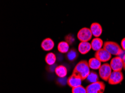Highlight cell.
I'll return each mask as SVG.
<instances>
[{
  "mask_svg": "<svg viewBox=\"0 0 125 93\" xmlns=\"http://www.w3.org/2000/svg\"><path fill=\"white\" fill-rule=\"evenodd\" d=\"M90 67L86 60H81L75 66L73 73L81 77L82 80H86L90 73Z\"/></svg>",
  "mask_w": 125,
  "mask_h": 93,
  "instance_id": "obj_1",
  "label": "cell"
},
{
  "mask_svg": "<svg viewBox=\"0 0 125 93\" xmlns=\"http://www.w3.org/2000/svg\"><path fill=\"white\" fill-rule=\"evenodd\" d=\"M103 48L108 51L111 55L115 56H120L124 52L120 45L113 41H106L104 43Z\"/></svg>",
  "mask_w": 125,
  "mask_h": 93,
  "instance_id": "obj_2",
  "label": "cell"
},
{
  "mask_svg": "<svg viewBox=\"0 0 125 93\" xmlns=\"http://www.w3.org/2000/svg\"><path fill=\"white\" fill-rule=\"evenodd\" d=\"M105 88V85L102 81H96L91 83L86 86L87 93H104Z\"/></svg>",
  "mask_w": 125,
  "mask_h": 93,
  "instance_id": "obj_3",
  "label": "cell"
},
{
  "mask_svg": "<svg viewBox=\"0 0 125 93\" xmlns=\"http://www.w3.org/2000/svg\"><path fill=\"white\" fill-rule=\"evenodd\" d=\"M93 34L90 28L83 27L79 30L77 34V39L81 42H89L92 38Z\"/></svg>",
  "mask_w": 125,
  "mask_h": 93,
  "instance_id": "obj_4",
  "label": "cell"
},
{
  "mask_svg": "<svg viewBox=\"0 0 125 93\" xmlns=\"http://www.w3.org/2000/svg\"><path fill=\"white\" fill-rule=\"evenodd\" d=\"M112 73V69L110 66V64L105 63L102 64L99 69V75L100 78L104 81H107L111 74Z\"/></svg>",
  "mask_w": 125,
  "mask_h": 93,
  "instance_id": "obj_5",
  "label": "cell"
},
{
  "mask_svg": "<svg viewBox=\"0 0 125 93\" xmlns=\"http://www.w3.org/2000/svg\"><path fill=\"white\" fill-rule=\"evenodd\" d=\"M123 80H124V75L122 71H113L108 81L110 85H117L120 84Z\"/></svg>",
  "mask_w": 125,
  "mask_h": 93,
  "instance_id": "obj_6",
  "label": "cell"
},
{
  "mask_svg": "<svg viewBox=\"0 0 125 93\" xmlns=\"http://www.w3.org/2000/svg\"><path fill=\"white\" fill-rule=\"evenodd\" d=\"M110 66L114 71H121L124 69V63L122 58L121 56H117L112 59Z\"/></svg>",
  "mask_w": 125,
  "mask_h": 93,
  "instance_id": "obj_7",
  "label": "cell"
},
{
  "mask_svg": "<svg viewBox=\"0 0 125 93\" xmlns=\"http://www.w3.org/2000/svg\"><path fill=\"white\" fill-rule=\"evenodd\" d=\"M95 58L98 59L101 62H105L110 60L112 58V55L105 49L102 48L100 50L96 51L95 53Z\"/></svg>",
  "mask_w": 125,
  "mask_h": 93,
  "instance_id": "obj_8",
  "label": "cell"
},
{
  "mask_svg": "<svg viewBox=\"0 0 125 93\" xmlns=\"http://www.w3.org/2000/svg\"><path fill=\"white\" fill-rule=\"evenodd\" d=\"M82 81V79H81L80 76L76 75L74 73H73L72 75L68 78L67 83L70 87L73 88L81 85Z\"/></svg>",
  "mask_w": 125,
  "mask_h": 93,
  "instance_id": "obj_9",
  "label": "cell"
},
{
  "mask_svg": "<svg viewBox=\"0 0 125 93\" xmlns=\"http://www.w3.org/2000/svg\"><path fill=\"white\" fill-rule=\"evenodd\" d=\"M90 29L93 35L95 37H100L103 33V28L100 24L98 22H93L91 25Z\"/></svg>",
  "mask_w": 125,
  "mask_h": 93,
  "instance_id": "obj_10",
  "label": "cell"
},
{
  "mask_svg": "<svg viewBox=\"0 0 125 93\" xmlns=\"http://www.w3.org/2000/svg\"><path fill=\"white\" fill-rule=\"evenodd\" d=\"M54 46V42L51 38H45L41 43V47L45 51L52 50Z\"/></svg>",
  "mask_w": 125,
  "mask_h": 93,
  "instance_id": "obj_11",
  "label": "cell"
},
{
  "mask_svg": "<svg viewBox=\"0 0 125 93\" xmlns=\"http://www.w3.org/2000/svg\"><path fill=\"white\" fill-rule=\"evenodd\" d=\"M103 40L99 37L94 38L91 42L92 49L95 51H97L102 49L103 47Z\"/></svg>",
  "mask_w": 125,
  "mask_h": 93,
  "instance_id": "obj_12",
  "label": "cell"
},
{
  "mask_svg": "<svg viewBox=\"0 0 125 93\" xmlns=\"http://www.w3.org/2000/svg\"><path fill=\"white\" fill-rule=\"evenodd\" d=\"M92 49L91 43L89 42H81L79 44L78 50L80 54L83 55L86 54Z\"/></svg>",
  "mask_w": 125,
  "mask_h": 93,
  "instance_id": "obj_13",
  "label": "cell"
},
{
  "mask_svg": "<svg viewBox=\"0 0 125 93\" xmlns=\"http://www.w3.org/2000/svg\"><path fill=\"white\" fill-rule=\"evenodd\" d=\"M88 64L90 69L93 70H99L102 66V62L96 58L90 59Z\"/></svg>",
  "mask_w": 125,
  "mask_h": 93,
  "instance_id": "obj_14",
  "label": "cell"
},
{
  "mask_svg": "<svg viewBox=\"0 0 125 93\" xmlns=\"http://www.w3.org/2000/svg\"><path fill=\"white\" fill-rule=\"evenodd\" d=\"M55 73L60 78H64L67 74V69L65 66L59 65L56 68Z\"/></svg>",
  "mask_w": 125,
  "mask_h": 93,
  "instance_id": "obj_15",
  "label": "cell"
},
{
  "mask_svg": "<svg viewBox=\"0 0 125 93\" xmlns=\"http://www.w3.org/2000/svg\"><path fill=\"white\" fill-rule=\"evenodd\" d=\"M57 49L60 52L65 54L69 50V44L66 41H61L58 43Z\"/></svg>",
  "mask_w": 125,
  "mask_h": 93,
  "instance_id": "obj_16",
  "label": "cell"
},
{
  "mask_svg": "<svg viewBox=\"0 0 125 93\" xmlns=\"http://www.w3.org/2000/svg\"><path fill=\"white\" fill-rule=\"evenodd\" d=\"M45 61L48 65H53L56 61V56L53 52H49L45 56Z\"/></svg>",
  "mask_w": 125,
  "mask_h": 93,
  "instance_id": "obj_17",
  "label": "cell"
},
{
  "mask_svg": "<svg viewBox=\"0 0 125 93\" xmlns=\"http://www.w3.org/2000/svg\"><path fill=\"white\" fill-rule=\"evenodd\" d=\"M86 80H87V81L91 83H95L96 82V81H98L99 77H98L97 74L95 73V72L90 71L89 75Z\"/></svg>",
  "mask_w": 125,
  "mask_h": 93,
  "instance_id": "obj_18",
  "label": "cell"
},
{
  "mask_svg": "<svg viewBox=\"0 0 125 93\" xmlns=\"http://www.w3.org/2000/svg\"><path fill=\"white\" fill-rule=\"evenodd\" d=\"M77 51L75 49H71L68 51L67 54V58L70 61H73L77 58Z\"/></svg>",
  "mask_w": 125,
  "mask_h": 93,
  "instance_id": "obj_19",
  "label": "cell"
},
{
  "mask_svg": "<svg viewBox=\"0 0 125 93\" xmlns=\"http://www.w3.org/2000/svg\"><path fill=\"white\" fill-rule=\"evenodd\" d=\"M72 93H87L86 88L82 85L72 88Z\"/></svg>",
  "mask_w": 125,
  "mask_h": 93,
  "instance_id": "obj_20",
  "label": "cell"
},
{
  "mask_svg": "<svg viewBox=\"0 0 125 93\" xmlns=\"http://www.w3.org/2000/svg\"><path fill=\"white\" fill-rule=\"evenodd\" d=\"M121 47H122V50L125 51V37L124 38V39L122 40V41H121Z\"/></svg>",
  "mask_w": 125,
  "mask_h": 93,
  "instance_id": "obj_21",
  "label": "cell"
},
{
  "mask_svg": "<svg viewBox=\"0 0 125 93\" xmlns=\"http://www.w3.org/2000/svg\"><path fill=\"white\" fill-rule=\"evenodd\" d=\"M122 58L123 60V63H124V69L125 70V54L124 55V56H123Z\"/></svg>",
  "mask_w": 125,
  "mask_h": 93,
  "instance_id": "obj_22",
  "label": "cell"
}]
</instances>
